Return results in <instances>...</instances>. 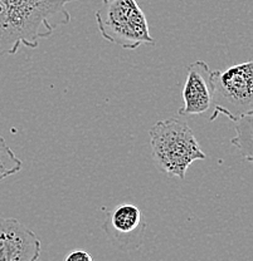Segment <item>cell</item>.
<instances>
[{
	"label": "cell",
	"instance_id": "cell-2",
	"mask_svg": "<svg viewBox=\"0 0 253 261\" xmlns=\"http://www.w3.org/2000/svg\"><path fill=\"white\" fill-rule=\"evenodd\" d=\"M151 153L157 167L171 177L186 179L193 162L206 159L197 137L186 121L168 118L149 130Z\"/></svg>",
	"mask_w": 253,
	"mask_h": 261
},
{
	"label": "cell",
	"instance_id": "cell-8",
	"mask_svg": "<svg viewBox=\"0 0 253 261\" xmlns=\"http://www.w3.org/2000/svg\"><path fill=\"white\" fill-rule=\"evenodd\" d=\"M253 113H247L237 119L236 137L231 140V143L242 153V157L247 162L253 161Z\"/></svg>",
	"mask_w": 253,
	"mask_h": 261
},
{
	"label": "cell",
	"instance_id": "cell-7",
	"mask_svg": "<svg viewBox=\"0 0 253 261\" xmlns=\"http://www.w3.org/2000/svg\"><path fill=\"white\" fill-rule=\"evenodd\" d=\"M212 69L204 61H195L187 67V78L181 98L183 107L179 114L195 116L212 108Z\"/></svg>",
	"mask_w": 253,
	"mask_h": 261
},
{
	"label": "cell",
	"instance_id": "cell-3",
	"mask_svg": "<svg viewBox=\"0 0 253 261\" xmlns=\"http://www.w3.org/2000/svg\"><path fill=\"white\" fill-rule=\"evenodd\" d=\"M96 23L103 39L124 49L135 50L143 44H155L145 13L136 0H102Z\"/></svg>",
	"mask_w": 253,
	"mask_h": 261
},
{
	"label": "cell",
	"instance_id": "cell-6",
	"mask_svg": "<svg viewBox=\"0 0 253 261\" xmlns=\"http://www.w3.org/2000/svg\"><path fill=\"white\" fill-rule=\"evenodd\" d=\"M42 241L17 219L0 217V261H37Z\"/></svg>",
	"mask_w": 253,
	"mask_h": 261
},
{
	"label": "cell",
	"instance_id": "cell-10",
	"mask_svg": "<svg viewBox=\"0 0 253 261\" xmlns=\"http://www.w3.org/2000/svg\"><path fill=\"white\" fill-rule=\"evenodd\" d=\"M64 261H94V257L86 250L75 249L67 255Z\"/></svg>",
	"mask_w": 253,
	"mask_h": 261
},
{
	"label": "cell",
	"instance_id": "cell-9",
	"mask_svg": "<svg viewBox=\"0 0 253 261\" xmlns=\"http://www.w3.org/2000/svg\"><path fill=\"white\" fill-rule=\"evenodd\" d=\"M23 168V162L14 153L10 146L0 136V182L13 175H17Z\"/></svg>",
	"mask_w": 253,
	"mask_h": 261
},
{
	"label": "cell",
	"instance_id": "cell-1",
	"mask_svg": "<svg viewBox=\"0 0 253 261\" xmlns=\"http://www.w3.org/2000/svg\"><path fill=\"white\" fill-rule=\"evenodd\" d=\"M77 0H0V57L23 47L35 49L59 27L67 25V4Z\"/></svg>",
	"mask_w": 253,
	"mask_h": 261
},
{
	"label": "cell",
	"instance_id": "cell-4",
	"mask_svg": "<svg viewBox=\"0 0 253 261\" xmlns=\"http://www.w3.org/2000/svg\"><path fill=\"white\" fill-rule=\"evenodd\" d=\"M212 108L209 121L219 114L236 122L247 113H253V62L239 63L227 69L212 70Z\"/></svg>",
	"mask_w": 253,
	"mask_h": 261
},
{
	"label": "cell",
	"instance_id": "cell-5",
	"mask_svg": "<svg viewBox=\"0 0 253 261\" xmlns=\"http://www.w3.org/2000/svg\"><path fill=\"white\" fill-rule=\"evenodd\" d=\"M102 230L111 244L122 251L137 250L144 243L146 221L143 211L132 203H120L106 211Z\"/></svg>",
	"mask_w": 253,
	"mask_h": 261
}]
</instances>
